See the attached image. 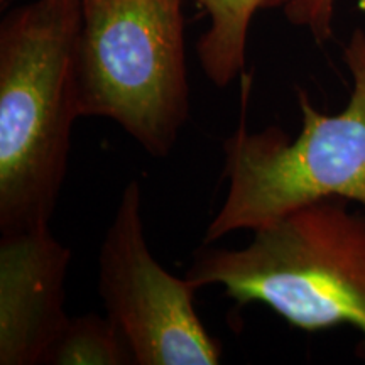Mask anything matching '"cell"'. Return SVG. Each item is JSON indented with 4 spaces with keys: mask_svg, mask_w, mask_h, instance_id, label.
Here are the masks:
<instances>
[{
    "mask_svg": "<svg viewBox=\"0 0 365 365\" xmlns=\"http://www.w3.org/2000/svg\"><path fill=\"white\" fill-rule=\"evenodd\" d=\"M80 0H33L0 26V232L49 225L78 113Z\"/></svg>",
    "mask_w": 365,
    "mask_h": 365,
    "instance_id": "obj_1",
    "label": "cell"
},
{
    "mask_svg": "<svg viewBox=\"0 0 365 365\" xmlns=\"http://www.w3.org/2000/svg\"><path fill=\"white\" fill-rule=\"evenodd\" d=\"M346 200L307 203L255 228L240 249L193 252L186 277L222 286L237 307L262 303L304 331L352 325L362 333L357 354L365 360V212Z\"/></svg>",
    "mask_w": 365,
    "mask_h": 365,
    "instance_id": "obj_2",
    "label": "cell"
},
{
    "mask_svg": "<svg viewBox=\"0 0 365 365\" xmlns=\"http://www.w3.org/2000/svg\"><path fill=\"white\" fill-rule=\"evenodd\" d=\"M354 86L339 113H323L298 88L301 130L289 139L279 127L250 132L245 103L240 124L223 143L225 202L208 223L205 242L235 230H255L307 203L341 198L365 212V31L344 48Z\"/></svg>",
    "mask_w": 365,
    "mask_h": 365,
    "instance_id": "obj_3",
    "label": "cell"
},
{
    "mask_svg": "<svg viewBox=\"0 0 365 365\" xmlns=\"http://www.w3.org/2000/svg\"><path fill=\"white\" fill-rule=\"evenodd\" d=\"M80 117L115 122L168 158L190 113L182 0H80Z\"/></svg>",
    "mask_w": 365,
    "mask_h": 365,
    "instance_id": "obj_4",
    "label": "cell"
},
{
    "mask_svg": "<svg viewBox=\"0 0 365 365\" xmlns=\"http://www.w3.org/2000/svg\"><path fill=\"white\" fill-rule=\"evenodd\" d=\"M196 291L200 287L190 277L173 276L153 257L144 232L143 190L129 181L100 245L98 294L135 365L222 362V344L196 313Z\"/></svg>",
    "mask_w": 365,
    "mask_h": 365,
    "instance_id": "obj_5",
    "label": "cell"
},
{
    "mask_svg": "<svg viewBox=\"0 0 365 365\" xmlns=\"http://www.w3.org/2000/svg\"><path fill=\"white\" fill-rule=\"evenodd\" d=\"M71 250L49 225L0 239V365H39L70 322L65 282Z\"/></svg>",
    "mask_w": 365,
    "mask_h": 365,
    "instance_id": "obj_6",
    "label": "cell"
},
{
    "mask_svg": "<svg viewBox=\"0 0 365 365\" xmlns=\"http://www.w3.org/2000/svg\"><path fill=\"white\" fill-rule=\"evenodd\" d=\"M208 17L198 41V58L205 76L227 88L245 75L247 38L255 12L281 7L284 0H195Z\"/></svg>",
    "mask_w": 365,
    "mask_h": 365,
    "instance_id": "obj_7",
    "label": "cell"
},
{
    "mask_svg": "<svg viewBox=\"0 0 365 365\" xmlns=\"http://www.w3.org/2000/svg\"><path fill=\"white\" fill-rule=\"evenodd\" d=\"M44 364L48 365H135L125 336L105 314L70 318Z\"/></svg>",
    "mask_w": 365,
    "mask_h": 365,
    "instance_id": "obj_8",
    "label": "cell"
},
{
    "mask_svg": "<svg viewBox=\"0 0 365 365\" xmlns=\"http://www.w3.org/2000/svg\"><path fill=\"white\" fill-rule=\"evenodd\" d=\"M336 0H284L282 12L296 27L307 29L318 44L327 43L333 36Z\"/></svg>",
    "mask_w": 365,
    "mask_h": 365,
    "instance_id": "obj_9",
    "label": "cell"
}]
</instances>
